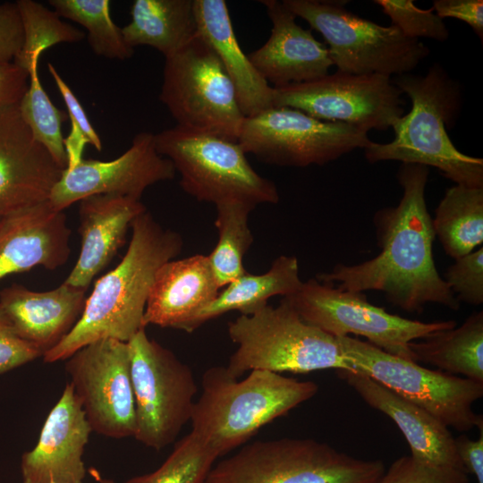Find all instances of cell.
Returning a JSON list of instances; mask_svg holds the SVG:
<instances>
[{
	"label": "cell",
	"instance_id": "6da1fadb",
	"mask_svg": "<svg viewBox=\"0 0 483 483\" xmlns=\"http://www.w3.org/2000/svg\"><path fill=\"white\" fill-rule=\"evenodd\" d=\"M428 175V166L401 164L398 205L378 210L373 218L380 252L357 265L337 264L315 278L348 292H382L391 304L408 312L421 313L430 302L458 310L460 302L433 257L436 235L425 199Z\"/></svg>",
	"mask_w": 483,
	"mask_h": 483
},
{
	"label": "cell",
	"instance_id": "7a4b0ae2",
	"mask_svg": "<svg viewBox=\"0 0 483 483\" xmlns=\"http://www.w3.org/2000/svg\"><path fill=\"white\" fill-rule=\"evenodd\" d=\"M132 234L120 263L100 277L87 298L82 315L46 363L65 360L93 342L111 338L127 343L144 328L147 301L157 270L182 251V236L164 228L146 210L131 224Z\"/></svg>",
	"mask_w": 483,
	"mask_h": 483
},
{
	"label": "cell",
	"instance_id": "3957f363",
	"mask_svg": "<svg viewBox=\"0 0 483 483\" xmlns=\"http://www.w3.org/2000/svg\"><path fill=\"white\" fill-rule=\"evenodd\" d=\"M393 82L411 99V111L392 126V141H370L365 158L371 164L394 160L431 166L455 184L483 188V159L459 151L446 131L460 108L458 84L437 64L425 75L406 73Z\"/></svg>",
	"mask_w": 483,
	"mask_h": 483
},
{
	"label": "cell",
	"instance_id": "277c9868",
	"mask_svg": "<svg viewBox=\"0 0 483 483\" xmlns=\"http://www.w3.org/2000/svg\"><path fill=\"white\" fill-rule=\"evenodd\" d=\"M195 401L192 432L217 457L250 439L262 427L312 398L318 386L279 373L254 369L243 379L226 367L207 369Z\"/></svg>",
	"mask_w": 483,
	"mask_h": 483
},
{
	"label": "cell",
	"instance_id": "5b68a950",
	"mask_svg": "<svg viewBox=\"0 0 483 483\" xmlns=\"http://www.w3.org/2000/svg\"><path fill=\"white\" fill-rule=\"evenodd\" d=\"M237 345L226 369L239 378L247 371L309 373L335 369L352 370L337 338L305 322L285 300L266 305L228 323Z\"/></svg>",
	"mask_w": 483,
	"mask_h": 483
},
{
	"label": "cell",
	"instance_id": "8992f818",
	"mask_svg": "<svg viewBox=\"0 0 483 483\" xmlns=\"http://www.w3.org/2000/svg\"><path fill=\"white\" fill-rule=\"evenodd\" d=\"M379 460L367 461L310 438L284 437L243 445L213 465L204 483H379Z\"/></svg>",
	"mask_w": 483,
	"mask_h": 483
},
{
	"label": "cell",
	"instance_id": "52a82bcc",
	"mask_svg": "<svg viewBox=\"0 0 483 483\" xmlns=\"http://www.w3.org/2000/svg\"><path fill=\"white\" fill-rule=\"evenodd\" d=\"M155 144L180 174L182 189L199 201H279L275 184L253 169L238 141L176 125L155 134Z\"/></svg>",
	"mask_w": 483,
	"mask_h": 483
},
{
	"label": "cell",
	"instance_id": "ba28073f",
	"mask_svg": "<svg viewBox=\"0 0 483 483\" xmlns=\"http://www.w3.org/2000/svg\"><path fill=\"white\" fill-rule=\"evenodd\" d=\"M327 44L337 71L391 77L410 73L429 55L419 40L405 37L394 25L383 26L345 8V1L284 0Z\"/></svg>",
	"mask_w": 483,
	"mask_h": 483
},
{
	"label": "cell",
	"instance_id": "9c48e42d",
	"mask_svg": "<svg viewBox=\"0 0 483 483\" xmlns=\"http://www.w3.org/2000/svg\"><path fill=\"white\" fill-rule=\"evenodd\" d=\"M159 98L178 126L238 140L245 116L234 86L199 32L165 57Z\"/></svg>",
	"mask_w": 483,
	"mask_h": 483
},
{
	"label": "cell",
	"instance_id": "30bf717a",
	"mask_svg": "<svg viewBox=\"0 0 483 483\" xmlns=\"http://www.w3.org/2000/svg\"><path fill=\"white\" fill-rule=\"evenodd\" d=\"M353 371L367 375L422 408L447 428L465 432L483 419L473 403L483 396V384L386 352L367 341L336 337Z\"/></svg>",
	"mask_w": 483,
	"mask_h": 483
},
{
	"label": "cell",
	"instance_id": "8fae6325",
	"mask_svg": "<svg viewBox=\"0 0 483 483\" xmlns=\"http://www.w3.org/2000/svg\"><path fill=\"white\" fill-rule=\"evenodd\" d=\"M136 404L134 438L159 451L191 420L197 385L192 370L150 339L145 327L128 342Z\"/></svg>",
	"mask_w": 483,
	"mask_h": 483
},
{
	"label": "cell",
	"instance_id": "7c38bea8",
	"mask_svg": "<svg viewBox=\"0 0 483 483\" xmlns=\"http://www.w3.org/2000/svg\"><path fill=\"white\" fill-rule=\"evenodd\" d=\"M283 298L305 322L335 337L360 335L386 352L411 361V342L456 326L454 320L426 323L391 314L369 303L363 292L341 290L316 278L302 282L295 293Z\"/></svg>",
	"mask_w": 483,
	"mask_h": 483
},
{
	"label": "cell",
	"instance_id": "4fadbf2b",
	"mask_svg": "<svg viewBox=\"0 0 483 483\" xmlns=\"http://www.w3.org/2000/svg\"><path fill=\"white\" fill-rule=\"evenodd\" d=\"M367 131L343 123L318 120L298 109L273 106L245 117L238 143L265 163L305 167L323 165L370 140Z\"/></svg>",
	"mask_w": 483,
	"mask_h": 483
},
{
	"label": "cell",
	"instance_id": "5bb4252c",
	"mask_svg": "<svg viewBox=\"0 0 483 483\" xmlns=\"http://www.w3.org/2000/svg\"><path fill=\"white\" fill-rule=\"evenodd\" d=\"M274 106L298 109L318 120L367 131H386L404 114L402 91L389 76L337 71L319 79L273 88Z\"/></svg>",
	"mask_w": 483,
	"mask_h": 483
},
{
	"label": "cell",
	"instance_id": "9a60e30c",
	"mask_svg": "<svg viewBox=\"0 0 483 483\" xmlns=\"http://www.w3.org/2000/svg\"><path fill=\"white\" fill-rule=\"evenodd\" d=\"M65 360V371L92 432L114 439L134 437L136 404L128 343L101 339Z\"/></svg>",
	"mask_w": 483,
	"mask_h": 483
},
{
	"label": "cell",
	"instance_id": "2e32d148",
	"mask_svg": "<svg viewBox=\"0 0 483 483\" xmlns=\"http://www.w3.org/2000/svg\"><path fill=\"white\" fill-rule=\"evenodd\" d=\"M175 175L172 162L161 156L155 134H136L130 148L115 159L102 161L82 158L64 169L51 191L48 201L64 211L75 202L93 195L111 194L140 200L145 190Z\"/></svg>",
	"mask_w": 483,
	"mask_h": 483
},
{
	"label": "cell",
	"instance_id": "e0dca14e",
	"mask_svg": "<svg viewBox=\"0 0 483 483\" xmlns=\"http://www.w3.org/2000/svg\"><path fill=\"white\" fill-rule=\"evenodd\" d=\"M63 171L34 138L19 104L0 108V216L48 200Z\"/></svg>",
	"mask_w": 483,
	"mask_h": 483
},
{
	"label": "cell",
	"instance_id": "ac0fdd59",
	"mask_svg": "<svg viewBox=\"0 0 483 483\" xmlns=\"http://www.w3.org/2000/svg\"><path fill=\"white\" fill-rule=\"evenodd\" d=\"M91 428L68 382L48 413L36 445L21 460L22 483H83Z\"/></svg>",
	"mask_w": 483,
	"mask_h": 483
},
{
	"label": "cell",
	"instance_id": "d6986e66",
	"mask_svg": "<svg viewBox=\"0 0 483 483\" xmlns=\"http://www.w3.org/2000/svg\"><path fill=\"white\" fill-rule=\"evenodd\" d=\"M64 211L48 200L0 217V280L35 267L55 270L71 254Z\"/></svg>",
	"mask_w": 483,
	"mask_h": 483
},
{
	"label": "cell",
	"instance_id": "ffe728a7",
	"mask_svg": "<svg viewBox=\"0 0 483 483\" xmlns=\"http://www.w3.org/2000/svg\"><path fill=\"white\" fill-rule=\"evenodd\" d=\"M272 21L267 41L248 56L265 80L280 88L309 82L328 74L333 62L327 47L296 22L283 2L260 1Z\"/></svg>",
	"mask_w": 483,
	"mask_h": 483
},
{
	"label": "cell",
	"instance_id": "44dd1931",
	"mask_svg": "<svg viewBox=\"0 0 483 483\" xmlns=\"http://www.w3.org/2000/svg\"><path fill=\"white\" fill-rule=\"evenodd\" d=\"M86 300V290L64 282L45 292L18 284L0 291V309L14 333L42 356L72 330L82 315Z\"/></svg>",
	"mask_w": 483,
	"mask_h": 483
},
{
	"label": "cell",
	"instance_id": "7402d4cb",
	"mask_svg": "<svg viewBox=\"0 0 483 483\" xmlns=\"http://www.w3.org/2000/svg\"><path fill=\"white\" fill-rule=\"evenodd\" d=\"M80 249L64 283L87 290L124 245L134 219L147 210L140 200L111 194L79 201Z\"/></svg>",
	"mask_w": 483,
	"mask_h": 483
},
{
	"label": "cell",
	"instance_id": "603a6c76",
	"mask_svg": "<svg viewBox=\"0 0 483 483\" xmlns=\"http://www.w3.org/2000/svg\"><path fill=\"white\" fill-rule=\"evenodd\" d=\"M336 374L370 407L387 415L409 444L419 461L465 470L449 428L428 411L388 389L367 375L339 369Z\"/></svg>",
	"mask_w": 483,
	"mask_h": 483
},
{
	"label": "cell",
	"instance_id": "cb8c5ba5",
	"mask_svg": "<svg viewBox=\"0 0 483 483\" xmlns=\"http://www.w3.org/2000/svg\"><path fill=\"white\" fill-rule=\"evenodd\" d=\"M219 289L208 256L169 260L156 274L143 325L186 331L194 317L216 299Z\"/></svg>",
	"mask_w": 483,
	"mask_h": 483
},
{
	"label": "cell",
	"instance_id": "d4e9b609",
	"mask_svg": "<svg viewBox=\"0 0 483 483\" xmlns=\"http://www.w3.org/2000/svg\"><path fill=\"white\" fill-rule=\"evenodd\" d=\"M198 32L214 50L231 79L245 117L274 106V90L242 50L224 0H193Z\"/></svg>",
	"mask_w": 483,
	"mask_h": 483
},
{
	"label": "cell",
	"instance_id": "484cf974",
	"mask_svg": "<svg viewBox=\"0 0 483 483\" xmlns=\"http://www.w3.org/2000/svg\"><path fill=\"white\" fill-rule=\"evenodd\" d=\"M301 284L297 258L281 255L266 273L252 275L246 271L225 285V289L194 317L186 332L191 333L206 322L233 310L241 315H251L267 305L271 297L290 296Z\"/></svg>",
	"mask_w": 483,
	"mask_h": 483
},
{
	"label": "cell",
	"instance_id": "4316f807",
	"mask_svg": "<svg viewBox=\"0 0 483 483\" xmlns=\"http://www.w3.org/2000/svg\"><path fill=\"white\" fill-rule=\"evenodd\" d=\"M131 21L122 28L132 48L148 46L168 57L197 34L193 0H135Z\"/></svg>",
	"mask_w": 483,
	"mask_h": 483
},
{
	"label": "cell",
	"instance_id": "83f0119b",
	"mask_svg": "<svg viewBox=\"0 0 483 483\" xmlns=\"http://www.w3.org/2000/svg\"><path fill=\"white\" fill-rule=\"evenodd\" d=\"M413 341L409 348L414 362L461 374L483 384V312L470 314L458 327L441 330Z\"/></svg>",
	"mask_w": 483,
	"mask_h": 483
},
{
	"label": "cell",
	"instance_id": "f1b7e54d",
	"mask_svg": "<svg viewBox=\"0 0 483 483\" xmlns=\"http://www.w3.org/2000/svg\"><path fill=\"white\" fill-rule=\"evenodd\" d=\"M432 225L444 250L454 259L482 246L483 188L459 184L448 188Z\"/></svg>",
	"mask_w": 483,
	"mask_h": 483
},
{
	"label": "cell",
	"instance_id": "f546056e",
	"mask_svg": "<svg viewBox=\"0 0 483 483\" xmlns=\"http://www.w3.org/2000/svg\"><path fill=\"white\" fill-rule=\"evenodd\" d=\"M216 207L218 241L208 257L216 281L222 288L246 272L243 257L253 242L249 215L256 206L241 200H226Z\"/></svg>",
	"mask_w": 483,
	"mask_h": 483
},
{
	"label": "cell",
	"instance_id": "4dcf8cb0",
	"mask_svg": "<svg viewBox=\"0 0 483 483\" xmlns=\"http://www.w3.org/2000/svg\"><path fill=\"white\" fill-rule=\"evenodd\" d=\"M49 4L60 16L83 26L88 42L97 55L125 60L134 49L124 40L122 28L111 16L109 0H50Z\"/></svg>",
	"mask_w": 483,
	"mask_h": 483
},
{
	"label": "cell",
	"instance_id": "1f68e13d",
	"mask_svg": "<svg viewBox=\"0 0 483 483\" xmlns=\"http://www.w3.org/2000/svg\"><path fill=\"white\" fill-rule=\"evenodd\" d=\"M38 64L39 59L34 60L29 68V87L19 103V108L34 138L64 170L68 159L62 127L68 114L56 107L45 91L39 79Z\"/></svg>",
	"mask_w": 483,
	"mask_h": 483
},
{
	"label": "cell",
	"instance_id": "d6a6232c",
	"mask_svg": "<svg viewBox=\"0 0 483 483\" xmlns=\"http://www.w3.org/2000/svg\"><path fill=\"white\" fill-rule=\"evenodd\" d=\"M23 28V45L14 63L27 72L35 58L60 43H76L85 38L80 30L63 21L55 12L33 0L15 2Z\"/></svg>",
	"mask_w": 483,
	"mask_h": 483
},
{
	"label": "cell",
	"instance_id": "836d02e7",
	"mask_svg": "<svg viewBox=\"0 0 483 483\" xmlns=\"http://www.w3.org/2000/svg\"><path fill=\"white\" fill-rule=\"evenodd\" d=\"M217 455L190 432L156 470L123 483H204Z\"/></svg>",
	"mask_w": 483,
	"mask_h": 483
},
{
	"label": "cell",
	"instance_id": "e575fe53",
	"mask_svg": "<svg viewBox=\"0 0 483 483\" xmlns=\"http://www.w3.org/2000/svg\"><path fill=\"white\" fill-rule=\"evenodd\" d=\"M47 68L64 99L71 121L70 134L64 141L68 159L66 169H69L75 166L83 158L82 154L86 144H90L97 150L101 151L102 142L80 102L69 85L52 64L49 63Z\"/></svg>",
	"mask_w": 483,
	"mask_h": 483
},
{
	"label": "cell",
	"instance_id": "d590c367",
	"mask_svg": "<svg viewBox=\"0 0 483 483\" xmlns=\"http://www.w3.org/2000/svg\"><path fill=\"white\" fill-rule=\"evenodd\" d=\"M374 3L391 19L392 25L407 38H428L443 42L449 37L443 19L432 8L420 9L412 0H376Z\"/></svg>",
	"mask_w": 483,
	"mask_h": 483
},
{
	"label": "cell",
	"instance_id": "8d00e7d4",
	"mask_svg": "<svg viewBox=\"0 0 483 483\" xmlns=\"http://www.w3.org/2000/svg\"><path fill=\"white\" fill-rule=\"evenodd\" d=\"M379 483H469V479L465 470L427 463L410 455L395 460Z\"/></svg>",
	"mask_w": 483,
	"mask_h": 483
},
{
	"label": "cell",
	"instance_id": "74e56055",
	"mask_svg": "<svg viewBox=\"0 0 483 483\" xmlns=\"http://www.w3.org/2000/svg\"><path fill=\"white\" fill-rule=\"evenodd\" d=\"M447 285L456 299L470 305L483 302V247L455 258L445 273Z\"/></svg>",
	"mask_w": 483,
	"mask_h": 483
},
{
	"label": "cell",
	"instance_id": "f35d334b",
	"mask_svg": "<svg viewBox=\"0 0 483 483\" xmlns=\"http://www.w3.org/2000/svg\"><path fill=\"white\" fill-rule=\"evenodd\" d=\"M38 357L41 352L16 335L0 309V376Z\"/></svg>",
	"mask_w": 483,
	"mask_h": 483
},
{
	"label": "cell",
	"instance_id": "ab89813d",
	"mask_svg": "<svg viewBox=\"0 0 483 483\" xmlns=\"http://www.w3.org/2000/svg\"><path fill=\"white\" fill-rule=\"evenodd\" d=\"M23 28L16 3L0 4V63L13 62L23 45Z\"/></svg>",
	"mask_w": 483,
	"mask_h": 483
},
{
	"label": "cell",
	"instance_id": "60d3db41",
	"mask_svg": "<svg viewBox=\"0 0 483 483\" xmlns=\"http://www.w3.org/2000/svg\"><path fill=\"white\" fill-rule=\"evenodd\" d=\"M432 9L441 19L453 18L466 22L482 41V0H435Z\"/></svg>",
	"mask_w": 483,
	"mask_h": 483
},
{
	"label": "cell",
	"instance_id": "b9f144b4",
	"mask_svg": "<svg viewBox=\"0 0 483 483\" xmlns=\"http://www.w3.org/2000/svg\"><path fill=\"white\" fill-rule=\"evenodd\" d=\"M29 87V73L14 62L0 63V108L21 102Z\"/></svg>",
	"mask_w": 483,
	"mask_h": 483
},
{
	"label": "cell",
	"instance_id": "7bdbcfd3",
	"mask_svg": "<svg viewBox=\"0 0 483 483\" xmlns=\"http://www.w3.org/2000/svg\"><path fill=\"white\" fill-rule=\"evenodd\" d=\"M477 428L479 431L478 439L471 440L462 435L455 438V445L465 470L473 474L478 483H483V419Z\"/></svg>",
	"mask_w": 483,
	"mask_h": 483
},
{
	"label": "cell",
	"instance_id": "ee69618b",
	"mask_svg": "<svg viewBox=\"0 0 483 483\" xmlns=\"http://www.w3.org/2000/svg\"><path fill=\"white\" fill-rule=\"evenodd\" d=\"M95 477H96V479H97L99 483H114V481L112 479L102 478L99 475L97 476L96 472H95Z\"/></svg>",
	"mask_w": 483,
	"mask_h": 483
},
{
	"label": "cell",
	"instance_id": "f6af8a7d",
	"mask_svg": "<svg viewBox=\"0 0 483 483\" xmlns=\"http://www.w3.org/2000/svg\"><path fill=\"white\" fill-rule=\"evenodd\" d=\"M1 217V216H0Z\"/></svg>",
	"mask_w": 483,
	"mask_h": 483
}]
</instances>
